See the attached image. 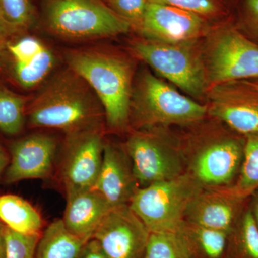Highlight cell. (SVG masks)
<instances>
[{
  "mask_svg": "<svg viewBox=\"0 0 258 258\" xmlns=\"http://www.w3.org/2000/svg\"><path fill=\"white\" fill-rule=\"evenodd\" d=\"M244 137V157L240 173L235 182L227 187L237 196L247 199L258 189V133Z\"/></svg>",
  "mask_w": 258,
  "mask_h": 258,
  "instance_id": "603a6c76",
  "label": "cell"
},
{
  "mask_svg": "<svg viewBox=\"0 0 258 258\" xmlns=\"http://www.w3.org/2000/svg\"><path fill=\"white\" fill-rule=\"evenodd\" d=\"M28 115L32 128L57 129L67 134L101 126L104 118L96 94L71 69L54 76L44 86Z\"/></svg>",
  "mask_w": 258,
  "mask_h": 258,
  "instance_id": "7a4b0ae2",
  "label": "cell"
},
{
  "mask_svg": "<svg viewBox=\"0 0 258 258\" xmlns=\"http://www.w3.org/2000/svg\"><path fill=\"white\" fill-rule=\"evenodd\" d=\"M6 226L0 221V258H5L6 254Z\"/></svg>",
  "mask_w": 258,
  "mask_h": 258,
  "instance_id": "d6a6232c",
  "label": "cell"
},
{
  "mask_svg": "<svg viewBox=\"0 0 258 258\" xmlns=\"http://www.w3.org/2000/svg\"><path fill=\"white\" fill-rule=\"evenodd\" d=\"M10 37H11L8 35V32L5 31L3 27L0 25V58H1L4 51L7 50V46L9 42L8 39Z\"/></svg>",
  "mask_w": 258,
  "mask_h": 258,
  "instance_id": "836d02e7",
  "label": "cell"
},
{
  "mask_svg": "<svg viewBox=\"0 0 258 258\" xmlns=\"http://www.w3.org/2000/svg\"><path fill=\"white\" fill-rule=\"evenodd\" d=\"M45 21L52 33L72 40L114 37L132 29L102 0H47Z\"/></svg>",
  "mask_w": 258,
  "mask_h": 258,
  "instance_id": "9c48e42d",
  "label": "cell"
},
{
  "mask_svg": "<svg viewBox=\"0 0 258 258\" xmlns=\"http://www.w3.org/2000/svg\"><path fill=\"white\" fill-rule=\"evenodd\" d=\"M57 142L51 135L33 134L17 141L5 174L8 184L22 180L44 179L52 173Z\"/></svg>",
  "mask_w": 258,
  "mask_h": 258,
  "instance_id": "9a60e30c",
  "label": "cell"
},
{
  "mask_svg": "<svg viewBox=\"0 0 258 258\" xmlns=\"http://www.w3.org/2000/svg\"><path fill=\"white\" fill-rule=\"evenodd\" d=\"M203 189L185 173L139 188L128 205L151 233L178 232L189 204Z\"/></svg>",
  "mask_w": 258,
  "mask_h": 258,
  "instance_id": "ba28073f",
  "label": "cell"
},
{
  "mask_svg": "<svg viewBox=\"0 0 258 258\" xmlns=\"http://www.w3.org/2000/svg\"><path fill=\"white\" fill-rule=\"evenodd\" d=\"M202 40L184 43H164L149 39L132 41V52L159 76L191 98L203 101L209 84Z\"/></svg>",
  "mask_w": 258,
  "mask_h": 258,
  "instance_id": "5b68a950",
  "label": "cell"
},
{
  "mask_svg": "<svg viewBox=\"0 0 258 258\" xmlns=\"http://www.w3.org/2000/svg\"><path fill=\"white\" fill-rule=\"evenodd\" d=\"M149 3L170 5L203 17L214 24L231 18L225 0H148Z\"/></svg>",
  "mask_w": 258,
  "mask_h": 258,
  "instance_id": "4316f807",
  "label": "cell"
},
{
  "mask_svg": "<svg viewBox=\"0 0 258 258\" xmlns=\"http://www.w3.org/2000/svg\"><path fill=\"white\" fill-rule=\"evenodd\" d=\"M233 1H234V2H235V0H233Z\"/></svg>",
  "mask_w": 258,
  "mask_h": 258,
  "instance_id": "8d00e7d4",
  "label": "cell"
},
{
  "mask_svg": "<svg viewBox=\"0 0 258 258\" xmlns=\"http://www.w3.org/2000/svg\"><path fill=\"white\" fill-rule=\"evenodd\" d=\"M149 3L148 0H111L106 4L138 32Z\"/></svg>",
  "mask_w": 258,
  "mask_h": 258,
  "instance_id": "f546056e",
  "label": "cell"
},
{
  "mask_svg": "<svg viewBox=\"0 0 258 258\" xmlns=\"http://www.w3.org/2000/svg\"><path fill=\"white\" fill-rule=\"evenodd\" d=\"M9 164V157L5 152L4 148L0 144V175Z\"/></svg>",
  "mask_w": 258,
  "mask_h": 258,
  "instance_id": "e575fe53",
  "label": "cell"
},
{
  "mask_svg": "<svg viewBox=\"0 0 258 258\" xmlns=\"http://www.w3.org/2000/svg\"><path fill=\"white\" fill-rule=\"evenodd\" d=\"M13 62L15 81L25 89L43 82L55 66V56L37 37L26 35L8 42L7 50Z\"/></svg>",
  "mask_w": 258,
  "mask_h": 258,
  "instance_id": "e0dca14e",
  "label": "cell"
},
{
  "mask_svg": "<svg viewBox=\"0 0 258 258\" xmlns=\"http://www.w3.org/2000/svg\"><path fill=\"white\" fill-rule=\"evenodd\" d=\"M139 188L124 148L105 142L101 170L93 189L114 208L128 205Z\"/></svg>",
  "mask_w": 258,
  "mask_h": 258,
  "instance_id": "2e32d148",
  "label": "cell"
},
{
  "mask_svg": "<svg viewBox=\"0 0 258 258\" xmlns=\"http://www.w3.org/2000/svg\"><path fill=\"white\" fill-rule=\"evenodd\" d=\"M208 116L242 134L258 133V79L225 81L209 88Z\"/></svg>",
  "mask_w": 258,
  "mask_h": 258,
  "instance_id": "30bf717a",
  "label": "cell"
},
{
  "mask_svg": "<svg viewBox=\"0 0 258 258\" xmlns=\"http://www.w3.org/2000/svg\"><path fill=\"white\" fill-rule=\"evenodd\" d=\"M214 25L187 10L149 3L138 32L144 38L154 41L184 43L203 40Z\"/></svg>",
  "mask_w": 258,
  "mask_h": 258,
  "instance_id": "7c38bea8",
  "label": "cell"
},
{
  "mask_svg": "<svg viewBox=\"0 0 258 258\" xmlns=\"http://www.w3.org/2000/svg\"><path fill=\"white\" fill-rule=\"evenodd\" d=\"M202 48L210 87L234 80L258 79V45L237 30L232 17L212 27Z\"/></svg>",
  "mask_w": 258,
  "mask_h": 258,
  "instance_id": "52a82bcc",
  "label": "cell"
},
{
  "mask_svg": "<svg viewBox=\"0 0 258 258\" xmlns=\"http://www.w3.org/2000/svg\"><path fill=\"white\" fill-rule=\"evenodd\" d=\"M151 232L128 205L114 207L95 232L109 258H144Z\"/></svg>",
  "mask_w": 258,
  "mask_h": 258,
  "instance_id": "4fadbf2b",
  "label": "cell"
},
{
  "mask_svg": "<svg viewBox=\"0 0 258 258\" xmlns=\"http://www.w3.org/2000/svg\"><path fill=\"white\" fill-rule=\"evenodd\" d=\"M40 235H24L7 227L5 258H35Z\"/></svg>",
  "mask_w": 258,
  "mask_h": 258,
  "instance_id": "f1b7e54d",
  "label": "cell"
},
{
  "mask_svg": "<svg viewBox=\"0 0 258 258\" xmlns=\"http://www.w3.org/2000/svg\"><path fill=\"white\" fill-rule=\"evenodd\" d=\"M144 258H193L178 232H152Z\"/></svg>",
  "mask_w": 258,
  "mask_h": 258,
  "instance_id": "484cf974",
  "label": "cell"
},
{
  "mask_svg": "<svg viewBox=\"0 0 258 258\" xmlns=\"http://www.w3.org/2000/svg\"><path fill=\"white\" fill-rule=\"evenodd\" d=\"M224 258H258V228L248 203L229 233Z\"/></svg>",
  "mask_w": 258,
  "mask_h": 258,
  "instance_id": "7402d4cb",
  "label": "cell"
},
{
  "mask_svg": "<svg viewBox=\"0 0 258 258\" xmlns=\"http://www.w3.org/2000/svg\"><path fill=\"white\" fill-rule=\"evenodd\" d=\"M248 206L258 228V189L249 197Z\"/></svg>",
  "mask_w": 258,
  "mask_h": 258,
  "instance_id": "1f68e13d",
  "label": "cell"
},
{
  "mask_svg": "<svg viewBox=\"0 0 258 258\" xmlns=\"http://www.w3.org/2000/svg\"><path fill=\"white\" fill-rule=\"evenodd\" d=\"M79 258H109L94 239L86 242Z\"/></svg>",
  "mask_w": 258,
  "mask_h": 258,
  "instance_id": "4dcf8cb0",
  "label": "cell"
},
{
  "mask_svg": "<svg viewBox=\"0 0 258 258\" xmlns=\"http://www.w3.org/2000/svg\"><path fill=\"white\" fill-rule=\"evenodd\" d=\"M178 233L187 244L193 258H224L228 232L186 221Z\"/></svg>",
  "mask_w": 258,
  "mask_h": 258,
  "instance_id": "ffe728a7",
  "label": "cell"
},
{
  "mask_svg": "<svg viewBox=\"0 0 258 258\" xmlns=\"http://www.w3.org/2000/svg\"><path fill=\"white\" fill-rule=\"evenodd\" d=\"M0 221L24 235H40L42 227L39 212L26 200L13 195L0 196Z\"/></svg>",
  "mask_w": 258,
  "mask_h": 258,
  "instance_id": "44dd1931",
  "label": "cell"
},
{
  "mask_svg": "<svg viewBox=\"0 0 258 258\" xmlns=\"http://www.w3.org/2000/svg\"><path fill=\"white\" fill-rule=\"evenodd\" d=\"M27 99L0 86V131L10 135L21 132L25 125Z\"/></svg>",
  "mask_w": 258,
  "mask_h": 258,
  "instance_id": "d4e9b609",
  "label": "cell"
},
{
  "mask_svg": "<svg viewBox=\"0 0 258 258\" xmlns=\"http://www.w3.org/2000/svg\"><path fill=\"white\" fill-rule=\"evenodd\" d=\"M69 69L86 83L101 104L106 125L113 132L130 128L134 84L132 62L109 51L79 50L66 55Z\"/></svg>",
  "mask_w": 258,
  "mask_h": 258,
  "instance_id": "3957f363",
  "label": "cell"
},
{
  "mask_svg": "<svg viewBox=\"0 0 258 258\" xmlns=\"http://www.w3.org/2000/svg\"><path fill=\"white\" fill-rule=\"evenodd\" d=\"M232 19L237 30L258 45V0H235Z\"/></svg>",
  "mask_w": 258,
  "mask_h": 258,
  "instance_id": "83f0119b",
  "label": "cell"
},
{
  "mask_svg": "<svg viewBox=\"0 0 258 258\" xmlns=\"http://www.w3.org/2000/svg\"><path fill=\"white\" fill-rule=\"evenodd\" d=\"M123 147L132 161L139 187L186 173L179 135L170 128L132 130Z\"/></svg>",
  "mask_w": 258,
  "mask_h": 258,
  "instance_id": "8992f818",
  "label": "cell"
},
{
  "mask_svg": "<svg viewBox=\"0 0 258 258\" xmlns=\"http://www.w3.org/2000/svg\"><path fill=\"white\" fill-rule=\"evenodd\" d=\"M248 200L228 187L204 188L189 204L184 220L230 233Z\"/></svg>",
  "mask_w": 258,
  "mask_h": 258,
  "instance_id": "5bb4252c",
  "label": "cell"
},
{
  "mask_svg": "<svg viewBox=\"0 0 258 258\" xmlns=\"http://www.w3.org/2000/svg\"><path fill=\"white\" fill-rule=\"evenodd\" d=\"M179 135L186 173L204 188L232 186L240 173L245 137L206 117Z\"/></svg>",
  "mask_w": 258,
  "mask_h": 258,
  "instance_id": "6da1fadb",
  "label": "cell"
},
{
  "mask_svg": "<svg viewBox=\"0 0 258 258\" xmlns=\"http://www.w3.org/2000/svg\"><path fill=\"white\" fill-rule=\"evenodd\" d=\"M86 244L68 230L62 220H55L40 235L35 258H79Z\"/></svg>",
  "mask_w": 258,
  "mask_h": 258,
  "instance_id": "d6986e66",
  "label": "cell"
},
{
  "mask_svg": "<svg viewBox=\"0 0 258 258\" xmlns=\"http://www.w3.org/2000/svg\"><path fill=\"white\" fill-rule=\"evenodd\" d=\"M208 117L205 104L185 96L148 70L134 80L130 105L132 130L188 127Z\"/></svg>",
  "mask_w": 258,
  "mask_h": 258,
  "instance_id": "277c9868",
  "label": "cell"
},
{
  "mask_svg": "<svg viewBox=\"0 0 258 258\" xmlns=\"http://www.w3.org/2000/svg\"><path fill=\"white\" fill-rule=\"evenodd\" d=\"M102 1H103L105 3H106L107 2L111 1V0H102Z\"/></svg>",
  "mask_w": 258,
  "mask_h": 258,
  "instance_id": "d590c367",
  "label": "cell"
},
{
  "mask_svg": "<svg viewBox=\"0 0 258 258\" xmlns=\"http://www.w3.org/2000/svg\"><path fill=\"white\" fill-rule=\"evenodd\" d=\"M104 145L102 125L67 134L60 166L66 195L94 187Z\"/></svg>",
  "mask_w": 258,
  "mask_h": 258,
  "instance_id": "8fae6325",
  "label": "cell"
},
{
  "mask_svg": "<svg viewBox=\"0 0 258 258\" xmlns=\"http://www.w3.org/2000/svg\"><path fill=\"white\" fill-rule=\"evenodd\" d=\"M113 208L96 190H81L67 195L63 221L68 230L87 242Z\"/></svg>",
  "mask_w": 258,
  "mask_h": 258,
  "instance_id": "ac0fdd59",
  "label": "cell"
},
{
  "mask_svg": "<svg viewBox=\"0 0 258 258\" xmlns=\"http://www.w3.org/2000/svg\"><path fill=\"white\" fill-rule=\"evenodd\" d=\"M35 18L30 0H0V25L10 37L28 31Z\"/></svg>",
  "mask_w": 258,
  "mask_h": 258,
  "instance_id": "cb8c5ba5",
  "label": "cell"
}]
</instances>
